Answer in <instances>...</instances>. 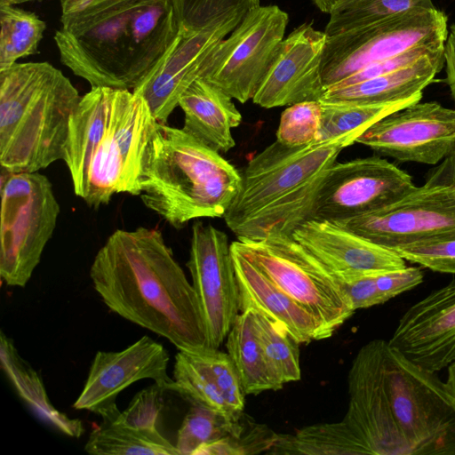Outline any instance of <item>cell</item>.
<instances>
[{"instance_id": "1", "label": "cell", "mask_w": 455, "mask_h": 455, "mask_svg": "<svg viewBox=\"0 0 455 455\" xmlns=\"http://www.w3.org/2000/svg\"><path fill=\"white\" fill-rule=\"evenodd\" d=\"M90 277L104 304L121 317L179 350L213 349L195 289L159 230H116L95 255Z\"/></svg>"}, {"instance_id": "2", "label": "cell", "mask_w": 455, "mask_h": 455, "mask_svg": "<svg viewBox=\"0 0 455 455\" xmlns=\"http://www.w3.org/2000/svg\"><path fill=\"white\" fill-rule=\"evenodd\" d=\"M60 22V61L91 87L132 91L180 34L171 0H118Z\"/></svg>"}, {"instance_id": "3", "label": "cell", "mask_w": 455, "mask_h": 455, "mask_svg": "<svg viewBox=\"0 0 455 455\" xmlns=\"http://www.w3.org/2000/svg\"><path fill=\"white\" fill-rule=\"evenodd\" d=\"M157 120L130 90L92 87L70 123L63 161L75 194L89 206L118 193L140 195V176Z\"/></svg>"}, {"instance_id": "4", "label": "cell", "mask_w": 455, "mask_h": 455, "mask_svg": "<svg viewBox=\"0 0 455 455\" xmlns=\"http://www.w3.org/2000/svg\"><path fill=\"white\" fill-rule=\"evenodd\" d=\"M362 134L291 147L275 140L244 167L241 187L224 215L237 239H259L272 232L291 235L312 219L327 170Z\"/></svg>"}, {"instance_id": "5", "label": "cell", "mask_w": 455, "mask_h": 455, "mask_svg": "<svg viewBox=\"0 0 455 455\" xmlns=\"http://www.w3.org/2000/svg\"><path fill=\"white\" fill-rule=\"evenodd\" d=\"M241 182V173L220 152L182 128L157 123L144 158L140 197L171 226L223 218Z\"/></svg>"}, {"instance_id": "6", "label": "cell", "mask_w": 455, "mask_h": 455, "mask_svg": "<svg viewBox=\"0 0 455 455\" xmlns=\"http://www.w3.org/2000/svg\"><path fill=\"white\" fill-rule=\"evenodd\" d=\"M81 99L70 80L49 62H17L0 70L2 170L36 172L62 160Z\"/></svg>"}, {"instance_id": "7", "label": "cell", "mask_w": 455, "mask_h": 455, "mask_svg": "<svg viewBox=\"0 0 455 455\" xmlns=\"http://www.w3.org/2000/svg\"><path fill=\"white\" fill-rule=\"evenodd\" d=\"M381 370L389 411L411 455H455V395L436 372L383 340Z\"/></svg>"}, {"instance_id": "8", "label": "cell", "mask_w": 455, "mask_h": 455, "mask_svg": "<svg viewBox=\"0 0 455 455\" xmlns=\"http://www.w3.org/2000/svg\"><path fill=\"white\" fill-rule=\"evenodd\" d=\"M239 251L316 320L319 340L330 338L354 313L340 282L291 235L272 232L234 241Z\"/></svg>"}, {"instance_id": "9", "label": "cell", "mask_w": 455, "mask_h": 455, "mask_svg": "<svg viewBox=\"0 0 455 455\" xmlns=\"http://www.w3.org/2000/svg\"><path fill=\"white\" fill-rule=\"evenodd\" d=\"M3 174L1 183L0 275L24 287L39 264L60 214L49 179L36 172Z\"/></svg>"}, {"instance_id": "10", "label": "cell", "mask_w": 455, "mask_h": 455, "mask_svg": "<svg viewBox=\"0 0 455 455\" xmlns=\"http://www.w3.org/2000/svg\"><path fill=\"white\" fill-rule=\"evenodd\" d=\"M448 18L435 7L416 8L382 21L327 36L322 78L327 90L374 63L412 48L445 44Z\"/></svg>"}, {"instance_id": "11", "label": "cell", "mask_w": 455, "mask_h": 455, "mask_svg": "<svg viewBox=\"0 0 455 455\" xmlns=\"http://www.w3.org/2000/svg\"><path fill=\"white\" fill-rule=\"evenodd\" d=\"M288 14L277 5L249 11L213 51L202 78L240 103L252 100L284 39Z\"/></svg>"}, {"instance_id": "12", "label": "cell", "mask_w": 455, "mask_h": 455, "mask_svg": "<svg viewBox=\"0 0 455 455\" xmlns=\"http://www.w3.org/2000/svg\"><path fill=\"white\" fill-rule=\"evenodd\" d=\"M415 187L409 173L379 155L335 163L319 188L312 219L338 223L364 215L395 203Z\"/></svg>"}, {"instance_id": "13", "label": "cell", "mask_w": 455, "mask_h": 455, "mask_svg": "<svg viewBox=\"0 0 455 455\" xmlns=\"http://www.w3.org/2000/svg\"><path fill=\"white\" fill-rule=\"evenodd\" d=\"M389 249L455 231V184L426 180L378 211L338 223Z\"/></svg>"}, {"instance_id": "14", "label": "cell", "mask_w": 455, "mask_h": 455, "mask_svg": "<svg viewBox=\"0 0 455 455\" xmlns=\"http://www.w3.org/2000/svg\"><path fill=\"white\" fill-rule=\"evenodd\" d=\"M356 142L399 162L434 165L455 149V110L419 101L375 122Z\"/></svg>"}, {"instance_id": "15", "label": "cell", "mask_w": 455, "mask_h": 455, "mask_svg": "<svg viewBox=\"0 0 455 455\" xmlns=\"http://www.w3.org/2000/svg\"><path fill=\"white\" fill-rule=\"evenodd\" d=\"M187 267L204 314L211 346L219 349L240 312L227 234L211 224L195 222Z\"/></svg>"}, {"instance_id": "16", "label": "cell", "mask_w": 455, "mask_h": 455, "mask_svg": "<svg viewBox=\"0 0 455 455\" xmlns=\"http://www.w3.org/2000/svg\"><path fill=\"white\" fill-rule=\"evenodd\" d=\"M383 339L363 346L348 373L349 403L343 421L364 454L411 455L389 411L381 370Z\"/></svg>"}, {"instance_id": "17", "label": "cell", "mask_w": 455, "mask_h": 455, "mask_svg": "<svg viewBox=\"0 0 455 455\" xmlns=\"http://www.w3.org/2000/svg\"><path fill=\"white\" fill-rule=\"evenodd\" d=\"M245 15L235 14L198 31L184 34L132 92L141 96L157 122L166 124L184 92L202 77L216 46Z\"/></svg>"}, {"instance_id": "18", "label": "cell", "mask_w": 455, "mask_h": 455, "mask_svg": "<svg viewBox=\"0 0 455 455\" xmlns=\"http://www.w3.org/2000/svg\"><path fill=\"white\" fill-rule=\"evenodd\" d=\"M169 354L148 336L118 352L96 353L81 394L73 404L109 418L119 410L116 400L120 392L138 380L150 379L177 392V385L167 374Z\"/></svg>"}, {"instance_id": "19", "label": "cell", "mask_w": 455, "mask_h": 455, "mask_svg": "<svg viewBox=\"0 0 455 455\" xmlns=\"http://www.w3.org/2000/svg\"><path fill=\"white\" fill-rule=\"evenodd\" d=\"M327 39L324 31L304 23L284 38L252 102L264 108L321 100L326 89L322 58Z\"/></svg>"}, {"instance_id": "20", "label": "cell", "mask_w": 455, "mask_h": 455, "mask_svg": "<svg viewBox=\"0 0 455 455\" xmlns=\"http://www.w3.org/2000/svg\"><path fill=\"white\" fill-rule=\"evenodd\" d=\"M389 346L420 367L437 372L455 361V279L411 306Z\"/></svg>"}, {"instance_id": "21", "label": "cell", "mask_w": 455, "mask_h": 455, "mask_svg": "<svg viewBox=\"0 0 455 455\" xmlns=\"http://www.w3.org/2000/svg\"><path fill=\"white\" fill-rule=\"evenodd\" d=\"M291 235L326 265L339 280L407 267L406 260L392 249L332 222L308 220L296 228Z\"/></svg>"}, {"instance_id": "22", "label": "cell", "mask_w": 455, "mask_h": 455, "mask_svg": "<svg viewBox=\"0 0 455 455\" xmlns=\"http://www.w3.org/2000/svg\"><path fill=\"white\" fill-rule=\"evenodd\" d=\"M173 379L177 392L190 403L210 408L230 420L239 419L244 412L246 395L228 353L219 349L179 350Z\"/></svg>"}, {"instance_id": "23", "label": "cell", "mask_w": 455, "mask_h": 455, "mask_svg": "<svg viewBox=\"0 0 455 455\" xmlns=\"http://www.w3.org/2000/svg\"><path fill=\"white\" fill-rule=\"evenodd\" d=\"M231 254L238 287L239 311L251 310L284 329L299 344L319 340L315 317L291 299L231 243Z\"/></svg>"}, {"instance_id": "24", "label": "cell", "mask_w": 455, "mask_h": 455, "mask_svg": "<svg viewBox=\"0 0 455 455\" xmlns=\"http://www.w3.org/2000/svg\"><path fill=\"white\" fill-rule=\"evenodd\" d=\"M179 107L187 133L220 153L235 147L232 130L240 125L242 115L220 88L200 77L181 95Z\"/></svg>"}, {"instance_id": "25", "label": "cell", "mask_w": 455, "mask_h": 455, "mask_svg": "<svg viewBox=\"0 0 455 455\" xmlns=\"http://www.w3.org/2000/svg\"><path fill=\"white\" fill-rule=\"evenodd\" d=\"M443 50L380 76L353 84L329 88L320 101L375 104L420 100L423 90L434 81L443 67Z\"/></svg>"}, {"instance_id": "26", "label": "cell", "mask_w": 455, "mask_h": 455, "mask_svg": "<svg viewBox=\"0 0 455 455\" xmlns=\"http://www.w3.org/2000/svg\"><path fill=\"white\" fill-rule=\"evenodd\" d=\"M0 364L19 396L44 420L59 431L78 438L84 433L82 422L57 410L47 395L37 372L18 353L13 341L4 331L0 335Z\"/></svg>"}, {"instance_id": "27", "label": "cell", "mask_w": 455, "mask_h": 455, "mask_svg": "<svg viewBox=\"0 0 455 455\" xmlns=\"http://www.w3.org/2000/svg\"><path fill=\"white\" fill-rule=\"evenodd\" d=\"M226 347L245 395L278 390L264 357L253 311H243L236 315Z\"/></svg>"}, {"instance_id": "28", "label": "cell", "mask_w": 455, "mask_h": 455, "mask_svg": "<svg viewBox=\"0 0 455 455\" xmlns=\"http://www.w3.org/2000/svg\"><path fill=\"white\" fill-rule=\"evenodd\" d=\"M267 454L358 455L363 449L343 421L306 427L295 434L277 435Z\"/></svg>"}, {"instance_id": "29", "label": "cell", "mask_w": 455, "mask_h": 455, "mask_svg": "<svg viewBox=\"0 0 455 455\" xmlns=\"http://www.w3.org/2000/svg\"><path fill=\"white\" fill-rule=\"evenodd\" d=\"M84 451L94 455H180L159 430L134 429L109 420L91 432Z\"/></svg>"}, {"instance_id": "30", "label": "cell", "mask_w": 455, "mask_h": 455, "mask_svg": "<svg viewBox=\"0 0 455 455\" xmlns=\"http://www.w3.org/2000/svg\"><path fill=\"white\" fill-rule=\"evenodd\" d=\"M420 101L409 100L390 103L320 101L322 122L315 141H323L352 132L363 134L371 124L387 115Z\"/></svg>"}, {"instance_id": "31", "label": "cell", "mask_w": 455, "mask_h": 455, "mask_svg": "<svg viewBox=\"0 0 455 455\" xmlns=\"http://www.w3.org/2000/svg\"><path fill=\"white\" fill-rule=\"evenodd\" d=\"M0 26V70L38 53L46 24L37 14L16 5H1Z\"/></svg>"}, {"instance_id": "32", "label": "cell", "mask_w": 455, "mask_h": 455, "mask_svg": "<svg viewBox=\"0 0 455 455\" xmlns=\"http://www.w3.org/2000/svg\"><path fill=\"white\" fill-rule=\"evenodd\" d=\"M435 7L433 0H346L329 12L327 36L363 28L416 8Z\"/></svg>"}, {"instance_id": "33", "label": "cell", "mask_w": 455, "mask_h": 455, "mask_svg": "<svg viewBox=\"0 0 455 455\" xmlns=\"http://www.w3.org/2000/svg\"><path fill=\"white\" fill-rule=\"evenodd\" d=\"M254 315L264 357L277 389L300 379L299 343L266 316Z\"/></svg>"}, {"instance_id": "34", "label": "cell", "mask_w": 455, "mask_h": 455, "mask_svg": "<svg viewBox=\"0 0 455 455\" xmlns=\"http://www.w3.org/2000/svg\"><path fill=\"white\" fill-rule=\"evenodd\" d=\"M190 403L178 430L175 445L180 455H196L202 447L228 435L238 421L201 404Z\"/></svg>"}, {"instance_id": "35", "label": "cell", "mask_w": 455, "mask_h": 455, "mask_svg": "<svg viewBox=\"0 0 455 455\" xmlns=\"http://www.w3.org/2000/svg\"><path fill=\"white\" fill-rule=\"evenodd\" d=\"M184 34H190L235 14L245 15L259 0H171Z\"/></svg>"}, {"instance_id": "36", "label": "cell", "mask_w": 455, "mask_h": 455, "mask_svg": "<svg viewBox=\"0 0 455 455\" xmlns=\"http://www.w3.org/2000/svg\"><path fill=\"white\" fill-rule=\"evenodd\" d=\"M277 435L269 427L256 423L243 412L228 435L202 447L196 455L267 453L274 446Z\"/></svg>"}, {"instance_id": "37", "label": "cell", "mask_w": 455, "mask_h": 455, "mask_svg": "<svg viewBox=\"0 0 455 455\" xmlns=\"http://www.w3.org/2000/svg\"><path fill=\"white\" fill-rule=\"evenodd\" d=\"M322 122V104L309 100L288 106L281 114L276 140L299 147L316 140Z\"/></svg>"}, {"instance_id": "38", "label": "cell", "mask_w": 455, "mask_h": 455, "mask_svg": "<svg viewBox=\"0 0 455 455\" xmlns=\"http://www.w3.org/2000/svg\"><path fill=\"white\" fill-rule=\"evenodd\" d=\"M406 261L434 272L455 274V231L392 249Z\"/></svg>"}, {"instance_id": "39", "label": "cell", "mask_w": 455, "mask_h": 455, "mask_svg": "<svg viewBox=\"0 0 455 455\" xmlns=\"http://www.w3.org/2000/svg\"><path fill=\"white\" fill-rule=\"evenodd\" d=\"M170 391L166 387L154 382L138 392L128 407L103 420L140 430L158 431L157 422L164 405V394Z\"/></svg>"}, {"instance_id": "40", "label": "cell", "mask_w": 455, "mask_h": 455, "mask_svg": "<svg viewBox=\"0 0 455 455\" xmlns=\"http://www.w3.org/2000/svg\"><path fill=\"white\" fill-rule=\"evenodd\" d=\"M376 275H363L339 280L354 311L386 302L378 290Z\"/></svg>"}, {"instance_id": "41", "label": "cell", "mask_w": 455, "mask_h": 455, "mask_svg": "<svg viewBox=\"0 0 455 455\" xmlns=\"http://www.w3.org/2000/svg\"><path fill=\"white\" fill-rule=\"evenodd\" d=\"M423 278L422 270L417 267H406L375 275L378 290L386 302L418 286L423 282Z\"/></svg>"}, {"instance_id": "42", "label": "cell", "mask_w": 455, "mask_h": 455, "mask_svg": "<svg viewBox=\"0 0 455 455\" xmlns=\"http://www.w3.org/2000/svg\"><path fill=\"white\" fill-rule=\"evenodd\" d=\"M446 65V82L455 102V24L450 27L443 50Z\"/></svg>"}, {"instance_id": "43", "label": "cell", "mask_w": 455, "mask_h": 455, "mask_svg": "<svg viewBox=\"0 0 455 455\" xmlns=\"http://www.w3.org/2000/svg\"><path fill=\"white\" fill-rule=\"evenodd\" d=\"M118 0H60L61 17L90 12Z\"/></svg>"}, {"instance_id": "44", "label": "cell", "mask_w": 455, "mask_h": 455, "mask_svg": "<svg viewBox=\"0 0 455 455\" xmlns=\"http://www.w3.org/2000/svg\"><path fill=\"white\" fill-rule=\"evenodd\" d=\"M427 180L455 184V149L428 173Z\"/></svg>"}, {"instance_id": "45", "label": "cell", "mask_w": 455, "mask_h": 455, "mask_svg": "<svg viewBox=\"0 0 455 455\" xmlns=\"http://www.w3.org/2000/svg\"><path fill=\"white\" fill-rule=\"evenodd\" d=\"M315 6L323 12L328 13L338 4L346 0H313Z\"/></svg>"}, {"instance_id": "46", "label": "cell", "mask_w": 455, "mask_h": 455, "mask_svg": "<svg viewBox=\"0 0 455 455\" xmlns=\"http://www.w3.org/2000/svg\"><path fill=\"white\" fill-rule=\"evenodd\" d=\"M447 379L445 383L455 395V361L447 367Z\"/></svg>"}, {"instance_id": "47", "label": "cell", "mask_w": 455, "mask_h": 455, "mask_svg": "<svg viewBox=\"0 0 455 455\" xmlns=\"http://www.w3.org/2000/svg\"><path fill=\"white\" fill-rule=\"evenodd\" d=\"M39 0H0V6L1 5H17L20 4L29 3V2H35Z\"/></svg>"}]
</instances>
